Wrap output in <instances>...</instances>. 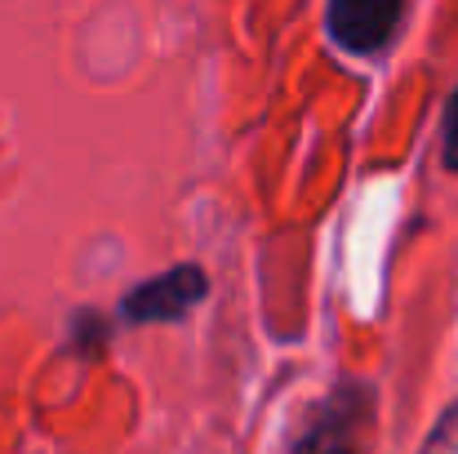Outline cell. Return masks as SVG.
Wrapping results in <instances>:
<instances>
[{
	"instance_id": "cell-1",
	"label": "cell",
	"mask_w": 458,
	"mask_h": 454,
	"mask_svg": "<svg viewBox=\"0 0 458 454\" xmlns=\"http://www.w3.org/2000/svg\"><path fill=\"white\" fill-rule=\"evenodd\" d=\"M374 424V397L360 383L334 388L311 415L307 428L299 433L290 454H360L365 437Z\"/></svg>"
},
{
	"instance_id": "cell-5",
	"label": "cell",
	"mask_w": 458,
	"mask_h": 454,
	"mask_svg": "<svg viewBox=\"0 0 458 454\" xmlns=\"http://www.w3.org/2000/svg\"><path fill=\"white\" fill-rule=\"evenodd\" d=\"M445 165L458 174V90L450 99V116H445Z\"/></svg>"
},
{
	"instance_id": "cell-2",
	"label": "cell",
	"mask_w": 458,
	"mask_h": 454,
	"mask_svg": "<svg viewBox=\"0 0 458 454\" xmlns=\"http://www.w3.org/2000/svg\"><path fill=\"white\" fill-rule=\"evenodd\" d=\"M205 295H209L205 272H200V268H191V263H182V268H169L165 277L143 281L130 299L121 303V312H125V321H134V325L178 321V316H187V312L205 299Z\"/></svg>"
},
{
	"instance_id": "cell-4",
	"label": "cell",
	"mask_w": 458,
	"mask_h": 454,
	"mask_svg": "<svg viewBox=\"0 0 458 454\" xmlns=\"http://www.w3.org/2000/svg\"><path fill=\"white\" fill-rule=\"evenodd\" d=\"M423 454H458V401L441 415V424L432 428V437H428Z\"/></svg>"
},
{
	"instance_id": "cell-3",
	"label": "cell",
	"mask_w": 458,
	"mask_h": 454,
	"mask_svg": "<svg viewBox=\"0 0 458 454\" xmlns=\"http://www.w3.org/2000/svg\"><path fill=\"white\" fill-rule=\"evenodd\" d=\"M405 18V0H329V36L352 54H374Z\"/></svg>"
}]
</instances>
